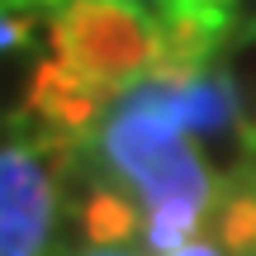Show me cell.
<instances>
[{
    "label": "cell",
    "instance_id": "6da1fadb",
    "mask_svg": "<svg viewBox=\"0 0 256 256\" xmlns=\"http://www.w3.org/2000/svg\"><path fill=\"white\" fill-rule=\"evenodd\" d=\"M90 142H95V166L110 180L128 185L142 200V209L190 204V209L214 214L218 176L204 162V152L185 138V128L171 124L166 114L110 100V110H104L100 128L90 133Z\"/></svg>",
    "mask_w": 256,
    "mask_h": 256
},
{
    "label": "cell",
    "instance_id": "52a82bcc",
    "mask_svg": "<svg viewBox=\"0 0 256 256\" xmlns=\"http://www.w3.org/2000/svg\"><path fill=\"white\" fill-rule=\"evenodd\" d=\"M171 256H223V247H218V242H185V247L180 252H171Z\"/></svg>",
    "mask_w": 256,
    "mask_h": 256
},
{
    "label": "cell",
    "instance_id": "9c48e42d",
    "mask_svg": "<svg viewBox=\"0 0 256 256\" xmlns=\"http://www.w3.org/2000/svg\"><path fill=\"white\" fill-rule=\"evenodd\" d=\"M142 5H152V10H162V5H171V0H142Z\"/></svg>",
    "mask_w": 256,
    "mask_h": 256
},
{
    "label": "cell",
    "instance_id": "ba28073f",
    "mask_svg": "<svg viewBox=\"0 0 256 256\" xmlns=\"http://www.w3.org/2000/svg\"><path fill=\"white\" fill-rule=\"evenodd\" d=\"M81 256H133V252H124V247H95V252H81Z\"/></svg>",
    "mask_w": 256,
    "mask_h": 256
},
{
    "label": "cell",
    "instance_id": "5b68a950",
    "mask_svg": "<svg viewBox=\"0 0 256 256\" xmlns=\"http://www.w3.org/2000/svg\"><path fill=\"white\" fill-rule=\"evenodd\" d=\"M76 214H81L86 238H90L95 247H124L133 232H142V214H138V204L128 200L124 190L104 185V180H100V190H95Z\"/></svg>",
    "mask_w": 256,
    "mask_h": 256
},
{
    "label": "cell",
    "instance_id": "8992f818",
    "mask_svg": "<svg viewBox=\"0 0 256 256\" xmlns=\"http://www.w3.org/2000/svg\"><path fill=\"white\" fill-rule=\"evenodd\" d=\"M57 0H0V52L19 43H34L38 24L52 14Z\"/></svg>",
    "mask_w": 256,
    "mask_h": 256
},
{
    "label": "cell",
    "instance_id": "277c9868",
    "mask_svg": "<svg viewBox=\"0 0 256 256\" xmlns=\"http://www.w3.org/2000/svg\"><path fill=\"white\" fill-rule=\"evenodd\" d=\"M48 57H52L48 43H19L10 52H0V124H14L34 110Z\"/></svg>",
    "mask_w": 256,
    "mask_h": 256
},
{
    "label": "cell",
    "instance_id": "3957f363",
    "mask_svg": "<svg viewBox=\"0 0 256 256\" xmlns=\"http://www.w3.org/2000/svg\"><path fill=\"white\" fill-rule=\"evenodd\" d=\"M81 142L0 147V256H52L62 218V166Z\"/></svg>",
    "mask_w": 256,
    "mask_h": 256
},
{
    "label": "cell",
    "instance_id": "7a4b0ae2",
    "mask_svg": "<svg viewBox=\"0 0 256 256\" xmlns=\"http://www.w3.org/2000/svg\"><path fill=\"white\" fill-rule=\"evenodd\" d=\"M52 48L81 81L114 100L133 81L162 72V24L142 0H57Z\"/></svg>",
    "mask_w": 256,
    "mask_h": 256
}]
</instances>
